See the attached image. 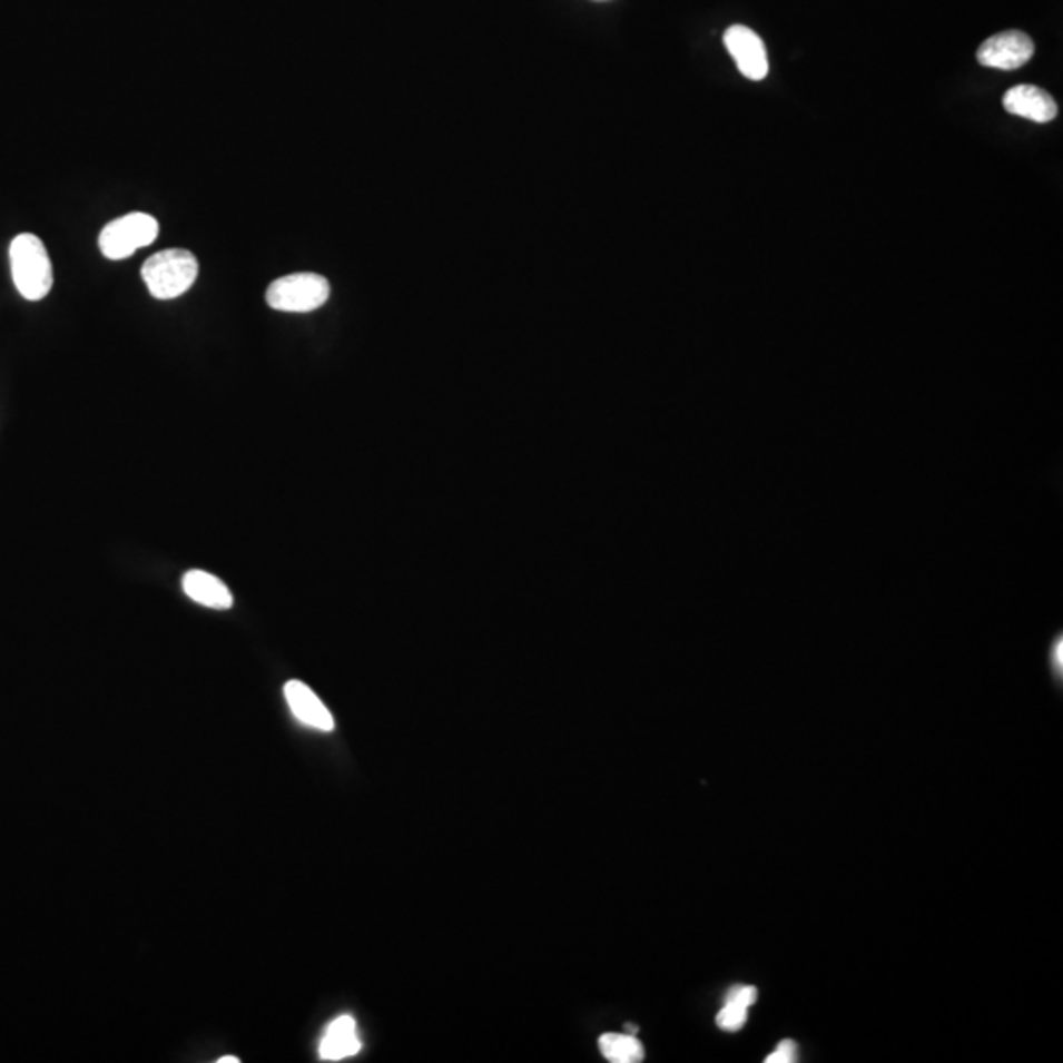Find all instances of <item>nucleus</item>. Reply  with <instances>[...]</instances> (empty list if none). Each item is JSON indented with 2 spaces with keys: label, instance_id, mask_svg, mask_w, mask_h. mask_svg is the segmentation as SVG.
<instances>
[{
  "label": "nucleus",
  "instance_id": "f257e3e1",
  "mask_svg": "<svg viewBox=\"0 0 1063 1063\" xmlns=\"http://www.w3.org/2000/svg\"><path fill=\"white\" fill-rule=\"evenodd\" d=\"M10 270L20 296L38 302L50 294L53 270L42 240L32 233H22L10 243Z\"/></svg>",
  "mask_w": 1063,
  "mask_h": 1063
},
{
  "label": "nucleus",
  "instance_id": "f03ea898",
  "mask_svg": "<svg viewBox=\"0 0 1063 1063\" xmlns=\"http://www.w3.org/2000/svg\"><path fill=\"white\" fill-rule=\"evenodd\" d=\"M199 274L196 256L184 248H168L156 253L142 266V280L156 299H176L184 296Z\"/></svg>",
  "mask_w": 1063,
  "mask_h": 1063
},
{
  "label": "nucleus",
  "instance_id": "7ed1b4c3",
  "mask_svg": "<svg viewBox=\"0 0 1063 1063\" xmlns=\"http://www.w3.org/2000/svg\"><path fill=\"white\" fill-rule=\"evenodd\" d=\"M332 288L322 274L296 273L282 276L266 289V304L276 312L307 314L324 306Z\"/></svg>",
  "mask_w": 1063,
  "mask_h": 1063
},
{
  "label": "nucleus",
  "instance_id": "20e7f679",
  "mask_svg": "<svg viewBox=\"0 0 1063 1063\" xmlns=\"http://www.w3.org/2000/svg\"><path fill=\"white\" fill-rule=\"evenodd\" d=\"M160 233V225L148 213H128L120 219L105 225L99 235V248L111 260H122L135 255L138 248L152 245Z\"/></svg>",
  "mask_w": 1063,
  "mask_h": 1063
},
{
  "label": "nucleus",
  "instance_id": "39448f33",
  "mask_svg": "<svg viewBox=\"0 0 1063 1063\" xmlns=\"http://www.w3.org/2000/svg\"><path fill=\"white\" fill-rule=\"evenodd\" d=\"M1034 56V42L1028 35L1021 30H1008L1001 35L991 36L981 43L977 50V60L985 68L1013 71L1028 63Z\"/></svg>",
  "mask_w": 1063,
  "mask_h": 1063
},
{
  "label": "nucleus",
  "instance_id": "423d86ee",
  "mask_svg": "<svg viewBox=\"0 0 1063 1063\" xmlns=\"http://www.w3.org/2000/svg\"><path fill=\"white\" fill-rule=\"evenodd\" d=\"M725 46L740 73L750 81H762L768 76V56L765 42L747 26L735 24L725 32Z\"/></svg>",
  "mask_w": 1063,
  "mask_h": 1063
},
{
  "label": "nucleus",
  "instance_id": "0eeeda50",
  "mask_svg": "<svg viewBox=\"0 0 1063 1063\" xmlns=\"http://www.w3.org/2000/svg\"><path fill=\"white\" fill-rule=\"evenodd\" d=\"M1006 112L1032 122H1052L1057 117L1054 97L1036 86H1016L1003 97Z\"/></svg>",
  "mask_w": 1063,
  "mask_h": 1063
},
{
  "label": "nucleus",
  "instance_id": "6e6552de",
  "mask_svg": "<svg viewBox=\"0 0 1063 1063\" xmlns=\"http://www.w3.org/2000/svg\"><path fill=\"white\" fill-rule=\"evenodd\" d=\"M284 696L288 701L289 709L299 724L314 727L319 731H333L335 721H333L329 709L322 703V699L315 696L312 689L307 688L304 681L292 680L284 686Z\"/></svg>",
  "mask_w": 1063,
  "mask_h": 1063
},
{
  "label": "nucleus",
  "instance_id": "1a4fd4ad",
  "mask_svg": "<svg viewBox=\"0 0 1063 1063\" xmlns=\"http://www.w3.org/2000/svg\"><path fill=\"white\" fill-rule=\"evenodd\" d=\"M181 588L191 601L204 604L207 609L227 611L233 607V593L229 588L223 583L222 579L215 578L207 571H188L181 579Z\"/></svg>",
  "mask_w": 1063,
  "mask_h": 1063
},
{
  "label": "nucleus",
  "instance_id": "9d476101",
  "mask_svg": "<svg viewBox=\"0 0 1063 1063\" xmlns=\"http://www.w3.org/2000/svg\"><path fill=\"white\" fill-rule=\"evenodd\" d=\"M361 1052L357 1024L351 1016H339L325 1030L324 1040L319 1044V1055L325 1062H339L345 1057Z\"/></svg>",
  "mask_w": 1063,
  "mask_h": 1063
},
{
  "label": "nucleus",
  "instance_id": "9b49d317",
  "mask_svg": "<svg viewBox=\"0 0 1063 1063\" xmlns=\"http://www.w3.org/2000/svg\"><path fill=\"white\" fill-rule=\"evenodd\" d=\"M757 987L737 985L725 996L724 1008L717 1014V1026L727 1032H737L745 1026L749 1008L757 1003Z\"/></svg>",
  "mask_w": 1063,
  "mask_h": 1063
},
{
  "label": "nucleus",
  "instance_id": "f8f14e48",
  "mask_svg": "<svg viewBox=\"0 0 1063 1063\" xmlns=\"http://www.w3.org/2000/svg\"><path fill=\"white\" fill-rule=\"evenodd\" d=\"M599 1047L611 1063H638L644 1060V1047L632 1034H603Z\"/></svg>",
  "mask_w": 1063,
  "mask_h": 1063
},
{
  "label": "nucleus",
  "instance_id": "ddd939ff",
  "mask_svg": "<svg viewBox=\"0 0 1063 1063\" xmlns=\"http://www.w3.org/2000/svg\"><path fill=\"white\" fill-rule=\"evenodd\" d=\"M796 1055H798V1047L791 1042V1040H783L778 1047H776L772 1054L766 1057V1063H791L796 1062Z\"/></svg>",
  "mask_w": 1063,
  "mask_h": 1063
},
{
  "label": "nucleus",
  "instance_id": "4468645a",
  "mask_svg": "<svg viewBox=\"0 0 1063 1063\" xmlns=\"http://www.w3.org/2000/svg\"><path fill=\"white\" fill-rule=\"evenodd\" d=\"M238 1062H240L238 1057H230V1055H227V1057H222V1060H219V1063H238Z\"/></svg>",
  "mask_w": 1063,
  "mask_h": 1063
}]
</instances>
